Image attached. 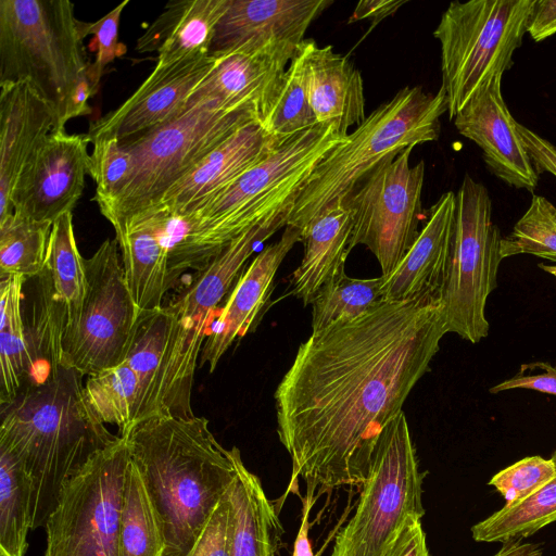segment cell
<instances>
[{
    "label": "cell",
    "instance_id": "obj_19",
    "mask_svg": "<svg viewBox=\"0 0 556 556\" xmlns=\"http://www.w3.org/2000/svg\"><path fill=\"white\" fill-rule=\"evenodd\" d=\"M291 212L273 216L233 239L164 305L188 334L204 343L219 313V303L238 281L255 248L286 227Z\"/></svg>",
    "mask_w": 556,
    "mask_h": 556
},
{
    "label": "cell",
    "instance_id": "obj_2",
    "mask_svg": "<svg viewBox=\"0 0 556 556\" xmlns=\"http://www.w3.org/2000/svg\"><path fill=\"white\" fill-rule=\"evenodd\" d=\"M83 377L61 366L0 407V447L21 465L31 488V530L45 527L65 485L118 439L90 410Z\"/></svg>",
    "mask_w": 556,
    "mask_h": 556
},
{
    "label": "cell",
    "instance_id": "obj_20",
    "mask_svg": "<svg viewBox=\"0 0 556 556\" xmlns=\"http://www.w3.org/2000/svg\"><path fill=\"white\" fill-rule=\"evenodd\" d=\"M299 241L300 230L287 225L280 239L265 247L242 271L203 343L200 367L207 364L213 372L231 344L256 327L270 299L276 273Z\"/></svg>",
    "mask_w": 556,
    "mask_h": 556
},
{
    "label": "cell",
    "instance_id": "obj_11",
    "mask_svg": "<svg viewBox=\"0 0 556 556\" xmlns=\"http://www.w3.org/2000/svg\"><path fill=\"white\" fill-rule=\"evenodd\" d=\"M130 459L127 440L119 435L65 485L45 526L43 556H119V517Z\"/></svg>",
    "mask_w": 556,
    "mask_h": 556
},
{
    "label": "cell",
    "instance_id": "obj_34",
    "mask_svg": "<svg viewBox=\"0 0 556 556\" xmlns=\"http://www.w3.org/2000/svg\"><path fill=\"white\" fill-rule=\"evenodd\" d=\"M383 277L352 278L345 271L321 287L312 304V332L349 324L383 301Z\"/></svg>",
    "mask_w": 556,
    "mask_h": 556
},
{
    "label": "cell",
    "instance_id": "obj_3",
    "mask_svg": "<svg viewBox=\"0 0 556 556\" xmlns=\"http://www.w3.org/2000/svg\"><path fill=\"white\" fill-rule=\"evenodd\" d=\"M118 435L160 517L164 556H186L236 478L235 446H222L197 416L152 417Z\"/></svg>",
    "mask_w": 556,
    "mask_h": 556
},
{
    "label": "cell",
    "instance_id": "obj_7",
    "mask_svg": "<svg viewBox=\"0 0 556 556\" xmlns=\"http://www.w3.org/2000/svg\"><path fill=\"white\" fill-rule=\"evenodd\" d=\"M257 122L245 110L201 102L150 132L123 141L131 156L129 177L119 192L99 205L114 230L154 207L168 189L241 127ZM258 123V122H257Z\"/></svg>",
    "mask_w": 556,
    "mask_h": 556
},
{
    "label": "cell",
    "instance_id": "obj_47",
    "mask_svg": "<svg viewBox=\"0 0 556 556\" xmlns=\"http://www.w3.org/2000/svg\"><path fill=\"white\" fill-rule=\"evenodd\" d=\"M516 126L536 173L556 177V146L519 123Z\"/></svg>",
    "mask_w": 556,
    "mask_h": 556
},
{
    "label": "cell",
    "instance_id": "obj_53",
    "mask_svg": "<svg viewBox=\"0 0 556 556\" xmlns=\"http://www.w3.org/2000/svg\"><path fill=\"white\" fill-rule=\"evenodd\" d=\"M539 267L542 270L546 271L547 274L556 277V265H546V264L540 263Z\"/></svg>",
    "mask_w": 556,
    "mask_h": 556
},
{
    "label": "cell",
    "instance_id": "obj_22",
    "mask_svg": "<svg viewBox=\"0 0 556 556\" xmlns=\"http://www.w3.org/2000/svg\"><path fill=\"white\" fill-rule=\"evenodd\" d=\"M294 56L258 51L216 58L215 66L191 93L186 110L210 101L224 109L249 111L261 124Z\"/></svg>",
    "mask_w": 556,
    "mask_h": 556
},
{
    "label": "cell",
    "instance_id": "obj_23",
    "mask_svg": "<svg viewBox=\"0 0 556 556\" xmlns=\"http://www.w3.org/2000/svg\"><path fill=\"white\" fill-rule=\"evenodd\" d=\"M279 143L257 122L241 127L173 185L150 210L161 208L181 217L189 216L267 156Z\"/></svg>",
    "mask_w": 556,
    "mask_h": 556
},
{
    "label": "cell",
    "instance_id": "obj_31",
    "mask_svg": "<svg viewBox=\"0 0 556 556\" xmlns=\"http://www.w3.org/2000/svg\"><path fill=\"white\" fill-rule=\"evenodd\" d=\"M25 279L15 275L0 280V405L17 396L25 387L29 372L21 305Z\"/></svg>",
    "mask_w": 556,
    "mask_h": 556
},
{
    "label": "cell",
    "instance_id": "obj_46",
    "mask_svg": "<svg viewBox=\"0 0 556 556\" xmlns=\"http://www.w3.org/2000/svg\"><path fill=\"white\" fill-rule=\"evenodd\" d=\"M421 519L410 516L382 556H430Z\"/></svg>",
    "mask_w": 556,
    "mask_h": 556
},
{
    "label": "cell",
    "instance_id": "obj_13",
    "mask_svg": "<svg viewBox=\"0 0 556 556\" xmlns=\"http://www.w3.org/2000/svg\"><path fill=\"white\" fill-rule=\"evenodd\" d=\"M413 149L383 160L348 200L353 215L351 249H369L383 277L399 266L419 235L425 163L410 165Z\"/></svg>",
    "mask_w": 556,
    "mask_h": 556
},
{
    "label": "cell",
    "instance_id": "obj_42",
    "mask_svg": "<svg viewBox=\"0 0 556 556\" xmlns=\"http://www.w3.org/2000/svg\"><path fill=\"white\" fill-rule=\"evenodd\" d=\"M555 472L551 458L528 456L495 473L489 484L501 493L506 504H515L539 491Z\"/></svg>",
    "mask_w": 556,
    "mask_h": 556
},
{
    "label": "cell",
    "instance_id": "obj_51",
    "mask_svg": "<svg viewBox=\"0 0 556 556\" xmlns=\"http://www.w3.org/2000/svg\"><path fill=\"white\" fill-rule=\"evenodd\" d=\"M97 89L93 87L88 68L79 79L71 102V118L89 114L91 109L89 106V99L96 93Z\"/></svg>",
    "mask_w": 556,
    "mask_h": 556
},
{
    "label": "cell",
    "instance_id": "obj_25",
    "mask_svg": "<svg viewBox=\"0 0 556 556\" xmlns=\"http://www.w3.org/2000/svg\"><path fill=\"white\" fill-rule=\"evenodd\" d=\"M300 52L304 84L317 124L331 125L341 136L365 118L364 83L359 71L331 46L305 39Z\"/></svg>",
    "mask_w": 556,
    "mask_h": 556
},
{
    "label": "cell",
    "instance_id": "obj_44",
    "mask_svg": "<svg viewBox=\"0 0 556 556\" xmlns=\"http://www.w3.org/2000/svg\"><path fill=\"white\" fill-rule=\"evenodd\" d=\"M231 531L232 509L226 493L186 556H229Z\"/></svg>",
    "mask_w": 556,
    "mask_h": 556
},
{
    "label": "cell",
    "instance_id": "obj_36",
    "mask_svg": "<svg viewBox=\"0 0 556 556\" xmlns=\"http://www.w3.org/2000/svg\"><path fill=\"white\" fill-rule=\"evenodd\" d=\"M84 260L76 244L72 213H66L52 224L46 258V267L67 311L65 330L75 326L81 313L87 286Z\"/></svg>",
    "mask_w": 556,
    "mask_h": 556
},
{
    "label": "cell",
    "instance_id": "obj_21",
    "mask_svg": "<svg viewBox=\"0 0 556 556\" xmlns=\"http://www.w3.org/2000/svg\"><path fill=\"white\" fill-rule=\"evenodd\" d=\"M55 122L53 109L29 83L0 85V222L13 214L16 184Z\"/></svg>",
    "mask_w": 556,
    "mask_h": 556
},
{
    "label": "cell",
    "instance_id": "obj_1",
    "mask_svg": "<svg viewBox=\"0 0 556 556\" xmlns=\"http://www.w3.org/2000/svg\"><path fill=\"white\" fill-rule=\"evenodd\" d=\"M445 333L442 300L430 295L382 301L354 321L312 332L275 391L292 481L362 485L380 434Z\"/></svg>",
    "mask_w": 556,
    "mask_h": 556
},
{
    "label": "cell",
    "instance_id": "obj_41",
    "mask_svg": "<svg viewBox=\"0 0 556 556\" xmlns=\"http://www.w3.org/2000/svg\"><path fill=\"white\" fill-rule=\"evenodd\" d=\"M89 175L96 184L94 200L99 205L111 201L126 184L131 170V156L116 138L92 143Z\"/></svg>",
    "mask_w": 556,
    "mask_h": 556
},
{
    "label": "cell",
    "instance_id": "obj_12",
    "mask_svg": "<svg viewBox=\"0 0 556 556\" xmlns=\"http://www.w3.org/2000/svg\"><path fill=\"white\" fill-rule=\"evenodd\" d=\"M117 239L85 258L86 295L80 316L63 337L62 363L91 376L122 364L141 311L130 293Z\"/></svg>",
    "mask_w": 556,
    "mask_h": 556
},
{
    "label": "cell",
    "instance_id": "obj_40",
    "mask_svg": "<svg viewBox=\"0 0 556 556\" xmlns=\"http://www.w3.org/2000/svg\"><path fill=\"white\" fill-rule=\"evenodd\" d=\"M519 254L556 263V206L542 195H532L528 210L502 238L503 260Z\"/></svg>",
    "mask_w": 556,
    "mask_h": 556
},
{
    "label": "cell",
    "instance_id": "obj_5",
    "mask_svg": "<svg viewBox=\"0 0 556 556\" xmlns=\"http://www.w3.org/2000/svg\"><path fill=\"white\" fill-rule=\"evenodd\" d=\"M447 112L444 88L426 92L406 86L375 109L316 166L302 188L287 225L301 230L337 202H348L361 182L383 160L440 136V118Z\"/></svg>",
    "mask_w": 556,
    "mask_h": 556
},
{
    "label": "cell",
    "instance_id": "obj_17",
    "mask_svg": "<svg viewBox=\"0 0 556 556\" xmlns=\"http://www.w3.org/2000/svg\"><path fill=\"white\" fill-rule=\"evenodd\" d=\"M331 0H230L208 54L275 51L296 54L311 24Z\"/></svg>",
    "mask_w": 556,
    "mask_h": 556
},
{
    "label": "cell",
    "instance_id": "obj_33",
    "mask_svg": "<svg viewBox=\"0 0 556 556\" xmlns=\"http://www.w3.org/2000/svg\"><path fill=\"white\" fill-rule=\"evenodd\" d=\"M551 459L556 468V450ZM556 521V472L528 498L505 504L501 509L471 527L476 542H500L526 539Z\"/></svg>",
    "mask_w": 556,
    "mask_h": 556
},
{
    "label": "cell",
    "instance_id": "obj_48",
    "mask_svg": "<svg viewBox=\"0 0 556 556\" xmlns=\"http://www.w3.org/2000/svg\"><path fill=\"white\" fill-rule=\"evenodd\" d=\"M527 33L536 42L556 34V0H535Z\"/></svg>",
    "mask_w": 556,
    "mask_h": 556
},
{
    "label": "cell",
    "instance_id": "obj_38",
    "mask_svg": "<svg viewBox=\"0 0 556 556\" xmlns=\"http://www.w3.org/2000/svg\"><path fill=\"white\" fill-rule=\"evenodd\" d=\"M52 223L36 222L11 214L0 222V276L25 278L46 266Z\"/></svg>",
    "mask_w": 556,
    "mask_h": 556
},
{
    "label": "cell",
    "instance_id": "obj_6",
    "mask_svg": "<svg viewBox=\"0 0 556 556\" xmlns=\"http://www.w3.org/2000/svg\"><path fill=\"white\" fill-rule=\"evenodd\" d=\"M79 21L68 0H0V85L27 81L65 130L74 90L87 71Z\"/></svg>",
    "mask_w": 556,
    "mask_h": 556
},
{
    "label": "cell",
    "instance_id": "obj_43",
    "mask_svg": "<svg viewBox=\"0 0 556 556\" xmlns=\"http://www.w3.org/2000/svg\"><path fill=\"white\" fill-rule=\"evenodd\" d=\"M128 3V0L123 1L96 22L86 23L79 21V29L83 36L93 35L96 38V61L88 65V74L96 89L99 86L105 66L124 53L118 43V27L122 12Z\"/></svg>",
    "mask_w": 556,
    "mask_h": 556
},
{
    "label": "cell",
    "instance_id": "obj_50",
    "mask_svg": "<svg viewBox=\"0 0 556 556\" xmlns=\"http://www.w3.org/2000/svg\"><path fill=\"white\" fill-rule=\"evenodd\" d=\"M306 483L307 489L305 498L303 500L301 526L295 538L293 556H314L308 538V531L309 513L316 501L315 490L317 488V484L312 481H307Z\"/></svg>",
    "mask_w": 556,
    "mask_h": 556
},
{
    "label": "cell",
    "instance_id": "obj_8",
    "mask_svg": "<svg viewBox=\"0 0 556 556\" xmlns=\"http://www.w3.org/2000/svg\"><path fill=\"white\" fill-rule=\"evenodd\" d=\"M535 0L453 1L433 31L452 121L495 76L514 65Z\"/></svg>",
    "mask_w": 556,
    "mask_h": 556
},
{
    "label": "cell",
    "instance_id": "obj_14",
    "mask_svg": "<svg viewBox=\"0 0 556 556\" xmlns=\"http://www.w3.org/2000/svg\"><path fill=\"white\" fill-rule=\"evenodd\" d=\"M201 350L164 305L140 313L125 358L139 383L137 422L157 416L194 417L191 392Z\"/></svg>",
    "mask_w": 556,
    "mask_h": 556
},
{
    "label": "cell",
    "instance_id": "obj_28",
    "mask_svg": "<svg viewBox=\"0 0 556 556\" xmlns=\"http://www.w3.org/2000/svg\"><path fill=\"white\" fill-rule=\"evenodd\" d=\"M229 4L230 0L169 1L137 40L136 50L156 51L159 65L208 54L215 28Z\"/></svg>",
    "mask_w": 556,
    "mask_h": 556
},
{
    "label": "cell",
    "instance_id": "obj_9",
    "mask_svg": "<svg viewBox=\"0 0 556 556\" xmlns=\"http://www.w3.org/2000/svg\"><path fill=\"white\" fill-rule=\"evenodd\" d=\"M422 480L402 410L380 434L355 513L337 534L331 556H382L408 517L425 515Z\"/></svg>",
    "mask_w": 556,
    "mask_h": 556
},
{
    "label": "cell",
    "instance_id": "obj_26",
    "mask_svg": "<svg viewBox=\"0 0 556 556\" xmlns=\"http://www.w3.org/2000/svg\"><path fill=\"white\" fill-rule=\"evenodd\" d=\"M127 283L141 312L163 307L174 287L169 274V238L162 210L143 212L115 231Z\"/></svg>",
    "mask_w": 556,
    "mask_h": 556
},
{
    "label": "cell",
    "instance_id": "obj_49",
    "mask_svg": "<svg viewBox=\"0 0 556 556\" xmlns=\"http://www.w3.org/2000/svg\"><path fill=\"white\" fill-rule=\"evenodd\" d=\"M405 2L406 0H363L357 3L349 23L369 20L376 25L394 14Z\"/></svg>",
    "mask_w": 556,
    "mask_h": 556
},
{
    "label": "cell",
    "instance_id": "obj_39",
    "mask_svg": "<svg viewBox=\"0 0 556 556\" xmlns=\"http://www.w3.org/2000/svg\"><path fill=\"white\" fill-rule=\"evenodd\" d=\"M315 124L317 121L308 102L299 49L260 125L270 138L281 142Z\"/></svg>",
    "mask_w": 556,
    "mask_h": 556
},
{
    "label": "cell",
    "instance_id": "obj_29",
    "mask_svg": "<svg viewBox=\"0 0 556 556\" xmlns=\"http://www.w3.org/2000/svg\"><path fill=\"white\" fill-rule=\"evenodd\" d=\"M21 305L29 355L27 387L43 382L63 366L67 311L46 266L25 279Z\"/></svg>",
    "mask_w": 556,
    "mask_h": 556
},
{
    "label": "cell",
    "instance_id": "obj_52",
    "mask_svg": "<svg viewBox=\"0 0 556 556\" xmlns=\"http://www.w3.org/2000/svg\"><path fill=\"white\" fill-rule=\"evenodd\" d=\"M492 556H543V551L540 544L518 539L503 542L501 548Z\"/></svg>",
    "mask_w": 556,
    "mask_h": 556
},
{
    "label": "cell",
    "instance_id": "obj_16",
    "mask_svg": "<svg viewBox=\"0 0 556 556\" xmlns=\"http://www.w3.org/2000/svg\"><path fill=\"white\" fill-rule=\"evenodd\" d=\"M86 134L52 131L20 177L12 197L13 214L54 223L72 213L89 174Z\"/></svg>",
    "mask_w": 556,
    "mask_h": 556
},
{
    "label": "cell",
    "instance_id": "obj_10",
    "mask_svg": "<svg viewBox=\"0 0 556 556\" xmlns=\"http://www.w3.org/2000/svg\"><path fill=\"white\" fill-rule=\"evenodd\" d=\"M502 238L492 220L486 187L466 174L456 193L451 265L442 303L447 332L470 343H479L489 334L485 307L497 287Z\"/></svg>",
    "mask_w": 556,
    "mask_h": 556
},
{
    "label": "cell",
    "instance_id": "obj_37",
    "mask_svg": "<svg viewBox=\"0 0 556 556\" xmlns=\"http://www.w3.org/2000/svg\"><path fill=\"white\" fill-rule=\"evenodd\" d=\"M83 392L91 413L102 424L117 426L118 434L138 421L139 383L125 361L88 376Z\"/></svg>",
    "mask_w": 556,
    "mask_h": 556
},
{
    "label": "cell",
    "instance_id": "obj_32",
    "mask_svg": "<svg viewBox=\"0 0 556 556\" xmlns=\"http://www.w3.org/2000/svg\"><path fill=\"white\" fill-rule=\"evenodd\" d=\"M118 552L119 556H164L165 552L160 517L131 459L124 484Z\"/></svg>",
    "mask_w": 556,
    "mask_h": 556
},
{
    "label": "cell",
    "instance_id": "obj_24",
    "mask_svg": "<svg viewBox=\"0 0 556 556\" xmlns=\"http://www.w3.org/2000/svg\"><path fill=\"white\" fill-rule=\"evenodd\" d=\"M456 193L447 191L431 206L429 218L399 266L383 277V301L422 296L442 300L447 282L455 227Z\"/></svg>",
    "mask_w": 556,
    "mask_h": 556
},
{
    "label": "cell",
    "instance_id": "obj_30",
    "mask_svg": "<svg viewBox=\"0 0 556 556\" xmlns=\"http://www.w3.org/2000/svg\"><path fill=\"white\" fill-rule=\"evenodd\" d=\"M236 478L227 491L232 509L229 556H280L283 528L275 504L235 446Z\"/></svg>",
    "mask_w": 556,
    "mask_h": 556
},
{
    "label": "cell",
    "instance_id": "obj_35",
    "mask_svg": "<svg viewBox=\"0 0 556 556\" xmlns=\"http://www.w3.org/2000/svg\"><path fill=\"white\" fill-rule=\"evenodd\" d=\"M29 530L30 481L16 459L0 447V556H25Z\"/></svg>",
    "mask_w": 556,
    "mask_h": 556
},
{
    "label": "cell",
    "instance_id": "obj_15",
    "mask_svg": "<svg viewBox=\"0 0 556 556\" xmlns=\"http://www.w3.org/2000/svg\"><path fill=\"white\" fill-rule=\"evenodd\" d=\"M216 62L204 54L156 64L125 102L90 124L86 134L89 142L109 138L128 141L168 124L186 111L191 93Z\"/></svg>",
    "mask_w": 556,
    "mask_h": 556
},
{
    "label": "cell",
    "instance_id": "obj_4",
    "mask_svg": "<svg viewBox=\"0 0 556 556\" xmlns=\"http://www.w3.org/2000/svg\"><path fill=\"white\" fill-rule=\"evenodd\" d=\"M344 138L331 125L301 130L185 217L187 235L169 255L173 283L188 269H202L247 230L292 210L316 166Z\"/></svg>",
    "mask_w": 556,
    "mask_h": 556
},
{
    "label": "cell",
    "instance_id": "obj_45",
    "mask_svg": "<svg viewBox=\"0 0 556 556\" xmlns=\"http://www.w3.org/2000/svg\"><path fill=\"white\" fill-rule=\"evenodd\" d=\"M514 389H527L556 396V366L546 362L525 364L514 377L490 388L489 392L497 394Z\"/></svg>",
    "mask_w": 556,
    "mask_h": 556
},
{
    "label": "cell",
    "instance_id": "obj_27",
    "mask_svg": "<svg viewBox=\"0 0 556 556\" xmlns=\"http://www.w3.org/2000/svg\"><path fill=\"white\" fill-rule=\"evenodd\" d=\"M352 229L353 215L348 202H337L300 230L304 253L290 278L291 295L304 305L311 304L323 286L345 271Z\"/></svg>",
    "mask_w": 556,
    "mask_h": 556
},
{
    "label": "cell",
    "instance_id": "obj_18",
    "mask_svg": "<svg viewBox=\"0 0 556 556\" xmlns=\"http://www.w3.org/2000/svg\"><path fill=\"white\" fill-rule=\"evenodd\" d=\"M503 75L488 83L454 117L457 131L481 150L489 170L516 189L533 192L540 175L502 94Z\"/></svg>",
    "mask_w": 556,
    "mask_h": 556
}]
</instances>
